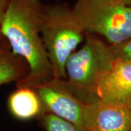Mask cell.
Instances as JSON below:
<instances>
[{
  "label": "cell",
  "mask_w": 131,
  "mask_h": 131,
  "mask_svg": "<svg viewBox=\"0 0 131 131\" xmlns=\"http://www.w3.org/2000/svg\"><path fill=\"white\" fill-rule=\"evenodd\" d=\"M43 7L39 0H9L1 23V31L11 51L28 65V74L16 82L18 87L34 88L53 78L40 33Z\"/></svg>",
  "instance_id": "cell-1"
},
{
  "label": "cell",
  "mask_w": 131,
  "mask_h": 131,
  "mask_svg": "<svg viewBox=\"0 0 131 131\" xmlns=\"http://www.w3.org/2000/svg\"><path fill=\"white\" fill-rule=\"evenodd\" d=\"M116 60L109 44L96 35L85 33L84 45L66 61V82L82 102L90 103L98 99V84Z\"/></svg>",
  "instance_id": "cell-2"
},
{
  "label": "cell",
  "mask_w": 131,
  "mask_h": 131,
  "mask_svg": "<svg viewBox=\"0 0 131 131\" xmlns=\"http://www.w3.org/2000/svg\"><path fill=\"white\" fill-rule=\"evenodd\" d=\"M40 33L53 78L65 80L66 61L84 39V31L69 5L54 3L44 5Z\"/></svg>",
  "instance_id": "cell-3"
},
{
  "label": "cell",
  "mask_w": 131,
  "mask_h": 131,
  "mask_svg": "<svg viewBox=\"0 0 131 131\" xmlns=\"http://www.w3.org/2000/svg\"><path fill=\"white\" fill-rule=\"evenodd\" d=\"M71 9L84 32L111 45L131 37V7L119 0H77Z\"/></svg>",
  "instance_id": "cell-4"
},
{
  "label": "cell",
  "mask_w": 131,
  "mask_h": 131,
  "mask_svg": "<svg viewBox=\"0 0 131 131\" xmlns=\"http://www.w3.org/2000/svg\"><path fill=\"white\" fill-rule=\"evenodd\" d=\"M33 88L41 99L44 111L52 113L84 130L87 103L82 102L73 93L66 80L52 78Z\"/></svg>",
  "instance_id": "cell-5"
},
{
  "label": "cell",
  "mask_w": 131,
  "mask_h": 131,
  "mask_svg": "<svg viewBox=\"0 0 131 131\" xmlns=\"http://www.w3.org/2000/svg\"><path fill=\"white\" fill-rule=\"evenodd\" d=\"M85 131H131V106L96 99L86 105Z\"/></svg>",
  "instance_id": "cell-6"
},
{
  "label": "cell",
  "mask_w": 131,
  "mask_h": 131,
  "mask_svg": "<svg viewBox=\"0 0 131 131\" xmlns=\"http://www.w3.org/2000/svg\"><path fill=\"white\" fill-rule=\"evenodd\" d=\"M100 100L131 104V62L116 60L97 89Z\"/></svg>",
  "instance_id": "cell-7"
},
{
  "label": "cell",
  "mask_w": 131,
  "mask_h": 131,
  "mask_svg": "<svg viewBox=\"0 0 131 131\" xmlns=\"http://www.w3.org/2000/svg\"><path fill=\"white\" fill-rule=\"evenodd\" d=\"M7 107L13 117L22 121L39 117L44 112L37 91L26 86H16V89L8 96Z\"/></svg>",
  "instance_id": "cell-8"
},
{
  "label": "cell",
  "mask_w": 131,
  "mask_h": 131,
  "mask_svg": "<svg viewBox=\"0 0 131 131\" xmlns=\"http://www.w3.org/2000/svg\"><path fill=\"white\" fill-rule=\"evenodd\" d=\"M28 67L23 58L14 54L9 45L0 50V86L24 78Z\"/></svg>",
  "instance_id": "cell-9"
},
{
  "label": "cell",
  "mask_w": 131,
  "mask_h": 131,
  "mask_svg": "<svg viewBox=\"0 0 131 131\" xmlns=\"http://www.w3.org/2000/svg\"><path fill=\"white\" fill-rule=\"evenodd\" d=\"M39 117L45 131H85L48 112L44 111Z\"/></svg>",
  "instance_id": "cell-10"
},
{
  "label": "cell",
  "mask_w": 131,
  "mask_h": 131,
  "mask_svg": "<svg viewBox=\"0 0 131 131\" xmlns=\"http://www.w3.org/2000/svg\"><path fill=\"white\" fill-rule=\"evenodd\" d=\"M111 48L117 60L131 62V37L118 45H111Z\"/></svg>",
  "instance_id": "cell-11"
},
{
  "label": "cell",
  "mask_w": 131,
  "mask_h": 131,
  "mask_svg": "<svg viewBox=\"0 0 131 131\" xmlns=\"http://www.w3.org/2000/svg\"><path fill=\"white\" fill-rule=\"evenodd\" d=\"M8 2H9V0H0V22L1 23L4 17Z\"/></svg>",
  "instance_id": "cell-12"
},
{
  "label": "cell",
  "mask_w": 131,
  "mask_h": 131,
  "mask_svg": "<svg viewBox=\"0 0 131 131\" xmlns=\"http://www.w3.org/2000/svg\"><path fill=\"white\" fill-rule=\"evenodd\" d=\"M7 45H8L6 39L4 37V36H3V34L2 33V31H1V22H0V50L3 47L7 46Z\"/></svg>",
  "instance_id": "cell-13"
},
{
  "label": "cell",
  "mask_w": 131,
  "mask_h": 131,
  "mask_svg": "<svg viewBox=\"0 0 131 131\" xmlns=\"http://www.w3.org/2000/svg\"><path fill=\"white\" fill-rule=\"evenodd\" d=\"M119 1L122 2L125 5H128V6L131 7V0H119Z\"/></svg>",
  "instance_id": "cell-14"
},
{
  "label": "cell",
  "mask_w": 131,
  "mask_h": 131,
  "mask_svg": "<svg viewBox=\"0 0 131 131\" xmlns=\"http://www.w3.org/2000/svg\"><path fill=\"white\" fill-rule=\"evenodd\" d=\"M130 106H131V104H130Z\"/></svg>",
  "instance_id": "cell-15"
}]
</instances>
